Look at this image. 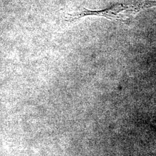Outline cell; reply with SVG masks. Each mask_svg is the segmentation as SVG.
Wrapping results in <instances>:
<instances>
[{"mask_svg": "<svg viewBox=\"0 0 156 156\" xmlns=\"http://www.w3.org/2000/svg\"><path fill=\"white\" fill-rule=\"evenodd\" d=\"M156 6V1H136L117 4L101 10H90L84 8L83 11L68 14L66 20L68 22L73 23L84 17L98 16L128 23L140 12Z\"/></svg>", "mask_w": 156, "mask_h": 156, "instance_id": "6da1fadb", "label": "cell"}]
</instances>
